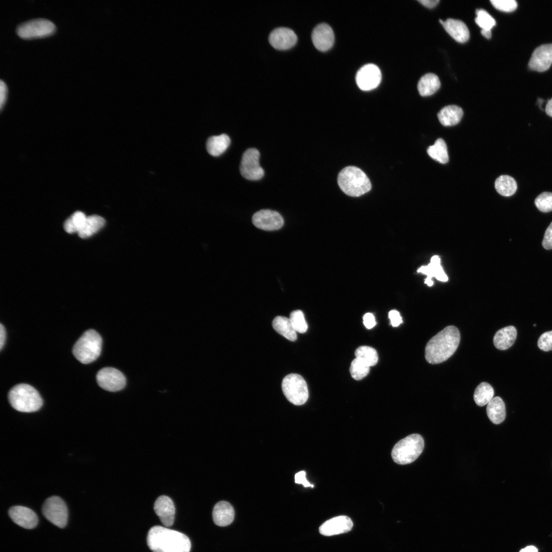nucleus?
I'll return each instance as SVG.
<instances>
[{"label":"nucleus","instance_id":"f257e3e1","mask_svg":"<svg viewBox=\"0 0 552 552\" xmlns=\"http://www.w3.org/2000/svg\"><path fill=\"white\" fill-rule=\"evenodd\" d=\"M460 333L454 326H448L433 336L425 349L426 361L432 364L447 360L455 353L460 341Z\"/></svg>","mask_w":552,"mask_h":552},{"label":"nucleus","instance_id":"f03ea898","mask_svg":"<svg viewBox=\"0 0 552 552\" xmlns=\"http://www.w3.org/2000/svg\"><path fill=\"white\" fill-rule=\"evenodd\" d=\"M147 543L153 552H190L191 544L184 534L161 526L149 531Z\"/></svg>","mask_w":552,"mask_h":552},{"label":"nucleus","instance_id":"7ed1b4c3","mask_svg":"<svg viewBox=\"0 0 552 552\" xmlns=\"http://www.w3.org/2000/svg\"><path fill=\"white\" fill-rule=\"evenodd\" d=\"M337 182L346 194L353 197L362 195L372 188L371 181L365 173L355 166L342 169L338 174Z\"/></svg>","mask_w":552,"mask_h":552},{"label":"nucleus","instance_id":"20e7f679","mask_svg":"<svg viewBox=\"0 0 552 552\" xmlns=\"http://www.w3.org/2000/svg\"><path fill=\"white\" fill-rule=\"evenodd\" d=\"M8 400L14 409L23 412L37 411L43 403L38 391L31 385L25 383L13 386L8 393Z\"/></svg>","mask_w":552,"mask_h":552},{"label":"nucleus","instance_id":"39448f33","mask_svg":"<svg viewBox=\"0 0 552 552\" xmlns=\"http://www.w3.org/2000/svg\"><path fill=\"white\" fill-rule=\"evenodd\" d=\"M102 339L100 334L93 329L85 331L75 343L73 354L75 358L83 364H88L95 361L100 355Z\"/></svg>","mask_w":552,"mask_h":552},{"label":"nucleus","instance_id":"423d86ee","mask_svg":"<svg viewBox=\"0 0 552 552\" xmlns=\"http://www.w3.org/2000/svg\"><path fill=\"white\" fill-rule=\"evenodd\" d=\"M424 441L419 434H412L400 440L393 447L392 457L399 465H406L414 462L421 454Z\"/></svg>","mask_w":552,"mask_h":552},{"label":"nucleus","instance_id":"0eeeda50","mask_svg":"<svg viewBox=\"0 0 552 552\" xmlns=\"http://www.w3.org/2000/svg\"><path fill=\"white\" fill-rule=\"evenodd\" d=\"M282 388L287 400L295 405L305 404L308 398L307 383L303 377L297 374L285 376L282 381Z\"/></svg>","mask_w":552,"mask_h":552},{"label":"nucleus","instance_id":"6e6552de","mask_svg":"<svg viewBox=\"0 0 552 552\" xmlns=\"http://www.w3.org/2000/svg\"><path fill=\"white\" fill-rule=\"evenodd\" d=\"M56 28L51 20L45 18H35L18 25L17 34L24 39H32L50 36L55 33Z\"/></svg>","mask_w":552,"mask_h":552},{"label":"nucleus","instance_id":"1a4fd4ad","mask_svg":"<svg viewBox=\"0 0 552 552\" xmlns=\"http://www.w3.org/2000/svg\"><path fill=\"white\" fill-rule=\"evenodd\" d=\"M44 516L53 524L64 527L68 520V510L64 501L60 497L52 496L48 498L42 507Z\"/></svg>","mask_w":552,"mask_h":552},{"label":"nucleus","instance_id":"9d476101","mask_svg":"<svg viewBox=\"0 0 552 552\" xmlns=\"http://www.w3.org/2000/svg\"><path fill=\"white\" fill-rule=\"evenodd\" d=\"M260 153L255 148H249L243 153L240 166L242 176L248 180L260 179L264 175V171L259 164Z\"/></svg>","mask_w":552,"mask_h":552},{"label":"nucleus","instance_id":"9b49d317","mask_svg":"<svg viewBox=\"0 0 552 552\" xmlns=\"http://www.w3.org/2000/svg\"><path fill=\"white\" fill-rule=\"evenodd\" d=\"M96 380L101 388L109 392L120 390L126 383L124 374L119 370L111 367L100 370L97 374Z\"/></svg>","mask_w":552,"mask_h":552},{"label":"nucleus","instance_id":"f8f14e48","mask_svg":"<svg viewBox=\"0 0 552 552\" xmlns=\"http://www.w3.org/2000/svg\"><path fill=\"white\" fill-rule=\"evenodd\" d=\"M381 73L379 67L374 64H367L360 68L356 76V82L362 90L375 89L380 84Z\"/></svg>","mask_w":552,"mask_h":552},{"label":"nucleus","instance_id":"ddd939ff","mask_svg":"<svg viewBox=\"0 0 552 552\" xmlns=\"http://www.w3.org/2000/svg\"><path fill=\"white\" fill-rule=\"evenodd\" d=\"M254 225L265 231H274L281 228L284 223L282 216L277 212L262 210L255 213L252 218Z\"/></svg>","mask_w":552,"mask_h":552},{"label":"nucleus","instance_id":"4468645a","mask_svg":"<svg viewBox=\"0 0 552 552\" xmlns=\"http://www.w3.org/2000/svg\"><path fill=\"white\" fill-rule=\"evenodd\" d=\"M268 40L274 48L285 50L293 47L297 42V37L292 29L287 27H279L270 32Z\"/></svg>","mask_w":552,"mask_h":552},{"label":"nucleus","instance_id":"2eb2a0df","mask_svg":"<svg viewBox=\"0 0 552 552\" xmlns=\"http://www.w3.org/2000/svg\"><path fill=\"white\" fill-rule=\"evenodd\" d=\"M552 64V43L542 44L533 52L528 65L529 68L537 72H544L549 69Z\"/></svg>","mask_w":552,"mask_h":552},{"label":"nucleus","instance_id":"dca6fc26","mask_svg":"<svg viewBox=\"0 0 552 552\" xmlns=\"http://www.w3.org/2000/svg\"><path fill=\"white\" fill-rule=\"evenodd\" d=\"M8 514L15 523L23 528L32 529L37 525L38 517L36 514L27 507L21 505L13 506L9 510Z\"/></svg>","mask_w":552,"mask_h":552},{"label":"nucleus","instance_id":"f3484780","mask_svg":"<svg viewBox=\"0 0 552 552\" xmlns=\"http://www.w3.org/2000/svg\"><path fill=\"white\" fill-rule=\"evenodd\" d=\"M311 37L314 47L322 52L331 49L334 42V35L332 28L325 23L320 24L314 28Z\"/></svg>","mask_w":552,"mask_h":552},{"label":"nucleus","instance_id":"a211bd4d","mask_svg":"<svg viewBox=\"0 0 552 552\" xmlns=\"http://www.w3.org/2000/svg\"><path fill=\"white\" fill-rule=\"evenodd\" d=\"M154 510L164 525L169 527L173 524L175 508L172 500L169 497L165 495L158 497L154 504Z\"/></svg>","mask_w":552,"mask_h":552},{"label":"nucleus","instance_id":"6ab92c4d","mask_svg":"<svg viewBox=\"0 0 552 552\" xmlns=\"http://www.w3.org/2000/svg\"><path fill=\"white\" fill-rule=\"evenodd\" d=\"M353 525L351 519L347 516H339L324 522L319 528L324 536H333L349 532Z\"/></svg>","mask_w":552,"mask_h":552},{"label":"nucleus","instance_id":"aec40b11","mask_svg":"<svg viewBox=\"0 0 552 552\" xmlns=\"http://www.w3.org/2000/svg\"><path fill=\"white\" fill-rule=\"evenodd\" d=\"M234 510L232 505L225 501H220L214 506L213 512V519L219 526H226L229 525L234 520Z\"/></svg>","mask_w":552,"mask_h":552},{"label":"nucleus","instance_id":"412c9836","mask_svg":"<svg viewBox=\"0 0 552 552\" xmlns=\"http://www.w3.org/2000/svg\"><path fill=\"white\" fill-rule=\"evenodd\" d=\"M445 31L456 41L463 43L470 37L469 31L466 25L462 21L449 18L442 25Z\"/></svg>","mask_w":552,"mask_h":552},{"label":"nucleus","instance_id":"4be33fe9","mask_svg":"<svg viewBox=\"0 0 552 552\" xmlns=\"http://www.w3.org/2000/svg\"><path fill=\"white\" fill-rule=\"evenodd\" d=\"M517 336V330L515 327L509 326L504 327L495 333L493 338L495 347L500 350H505L514 343Z\"/></svg>","mask_w":552,"mask_h":552},{"label":"nucleus","instance_id":"5701e85b","mask_svg":"<svg viewBox=\"0 0 552 552\" xmlns=\"http://www.w3.org/2000/svg\"><path fill=\"white\" fill-rule=\"evenodd\" d=\"M437 116L442 125L452 126L460 122L463 116V111L457 105H448L443 107Z\"/></svg>","mask_w":552,"mask_h":552},{"label":"nucleus","instance_id":"b1692460","mask_svg":"<svg viewBox=\"0 0 552 552\" xmlns=\"http://www.w3.org/2000/svg\"><path fill=\"white\" fill-rule=\"evenodd\" d=\"M487 413L490 421L495 424L502 423L506 416L505 406L499 397L493 398L488 404Z\"/></svg>","mask_w":552,"mask_h":552},{"label":"nucleus","instance_id":"393cba45","mask_svg":"<svg viewBox=\"0 0 552 552\" xmlns=\"http://www.w3.org/2000/svg\"><path fill=\"white\" fill-rule=\"evenodd\" d=\"M440 86L441 83L438 76L433 73H427L419 81L418 89L421 96H428L438 91Z\"/></svg>","mask_w":552,"mask_h":552},{"label":"nucleus","instance_id":"a878e982","mask_svg":"<svg viewBox=\"0 0 552 552\" xmlns=\"http://www.w3.org/2000/svg\"><path fill=\"white\" fill-rule=\"evenodd\" d=\"M230 143L229 136L226 134H222L209 137L206 142V148L210 155L218 156L226 151Z\"/></svg>","mask_w":552,"mask_h":552},{"label":"nucleus","instance_id":"bb28decb","mask_svg":"<svg viewBox=\"0 0 552 552\" xmlns=\"http://www.w3.org/2000/svg\"><path fill=\"white\" fill-rule=\"evenodd\" d=\"M272 327L278 333L291 341L297 338L296 331L294 329L289 318L278 316L272 321Z\"/></svg>","mask_w":552,"mask_h":552},{"label":"nucleus","instance_id":"cd10ccee","mask_svg":"<svg viewBox=\"0 0 552 552\" xmlns=\"http://www.w3.org/2000/svg\"><path fill=\"white\" fill-rule=\"evenodd\" d=\"M105 224V220L101 216L93 215L87 216L86 221L78 233L83 239L88 238L98 232Z\"/></svg>","mask_w":552,"mask_h":552},{"label":"nucleus","instance_id":"c85d7f7f","mask_svg":"<svg viewBox=\"0 0 552 552\" xmlns=\"http://www.w3.org/2000/svg\"><path fill=\"white\" fill-rule=\"evenodd\" d=\"M495 188L497 192L501 195L510 196L516 192L517 185L516 181L512 177L503 175L499 176L496 179Z\"/></svg>","mask_w":552,"mask_h":552},{"label":"nucleus","instance_id":"c756f323","mask_svg":"<svg viewBox=\"0 0 552 552\" xmlns=\"http://www.w3.org/2000/svg\"><path fill=\"white\" fill-rule=\"evenodd\" d=\"M427 152L431 158L441 164H446L449 161L447 145L441 138L437 139L433 145L428 147Z\"/></svg>","mask_w":552,"mask_h":552},{"label":"nucleus","instance_id":"7c9ffc66","mask_svg":"<svg viewBox=\"0 0 552 552\" xmlns=\"http://www.w3.org/2000/svg\"><path fill=\"white\" fill-rule=\"evenodd\" d=\"M494 389L488 382L480 383L475 388L474 393V400L479 406L488 404L493 398Z\"/></svg>","mask_w":552,"mask_h":552},{"label":"nucleus","instance_id":"2f4dec72","mask_svg":"<svg viewBox=\"0 0 552 552\" xmlns=\"http://www.w3.org/2000/svg\"><path fill=\"white\" fill-rule=\"evenodd\" d=\"M86 218L87 216L82 212H75L65 221L63 225L64 230L69 234L78 233Z\"/></svg>","mask_w":552,"mask_h":552},{"label":"nucleus","instance_id":"473e14b6","mask_svg":"<svg viewBox=\"0 0 552 552\" xmlns=\"http://www.w3.org/2000/svg\"><path fill=\"white\" fill-rule=\"evenodd\" d=\"M356 358L362 361L369 366L376 365L378 360V355L376 350L369 346H361L358 348L355 352Z\"/></svg>","mask_w":552,"mask_h":552},{"label":"nucleus","instance_id":"72a5a7b5","mask_svg":"<svg viewBox=\"0 0 552 552\" xmlns=\"http://www.w3.org/2000/svg\"><path fill=\"white\" fill-rule=\"evenodd\" d=\"M370 367L362 361L356 358L352 361L350 367L351 375L353 379L360 380L369 374Z\"/></svg>","mask_w":552,"mask_h":552},{"label":"nucleus","instance_id":"f704fd0d","mask_svg":"<svg viewBox=\"0 0 552 552\" xmlns=\"http://www.w3.org/2000/svg\"><path fill=\"white\" fill-rule=\"evenodd\" d=\"M289 319L296 332L300 333H304L307 331L308 325L305 320L304 313L301 310L293 311L290 313Z\"/></svg>","mask_w":552,"mask_h":552},{"label":"nucleus","instance_id":"c9c22d12","mask_svg":"<svg viewBox=\"0 0 552 552\" xmlns=\"http://www.w3.org/2000/svg\"><path fill=\"white\" fill-rule=\"evenodd\" d=\"M475 22L482 29L491 30L495 25V20L485 10L477 9Z\"/></svg>","mask_w":552,"mask_h":552},{"label":"nucleus","instance_id":"e433bc0d","mask_svg":"<svg viewBox=\"0 0 552 552\" xmlns=\"http://www.w3.org/2000/svg\"><path fill=\"white\" fill-rule=\"evenodd\" d=\"M535 204L538 209L542 212L552 211V193L544 192L535 199Z\"/></svg>","mask_w":552,"mask_h":552},{"label":"nucleus","instance_id":"4c0bfd02","mask_svg":"<svg viewBox=\"0 0 552 552\" xmlns=\"http://www.w3.org/2000/svg\"><path fill=\"white\" fill-rule=\"evenodd\" d=\"M490 2L496 9L506 12L514 11L517 7L514 0H491Z\"/></svg>","mask_w":552,"mask_h":552},{"label":"nucleus","instance_id":"58836bf2","mask_svg":"<svg viewBox=\"0 0 552 552\" xmlns=\"http://www.w3.org/2000/svg\"><path fill=\"white\" fill-rule=\"evenodd\" d=\"M539 348L544 351L552 350V331L543 333L538 340Z\"/></svg>","mask_w":552,"mask_h":552},{"label":"nucleus","instance_id":"ea45409f","mask_svg":"<svg viewBox=\"0 0 552 552\" xmlns=\"http://www.w3.org/2000/svg\"><path fill=\"white\" fill-rule=\"evenodd\" d=\"M542 246L546 249H552V222L545 231Z\"/></svg>","mask_w":552,"mask_h":552},{"label":"nucleus","instance_id":"a19ab883","mask_svg":"<svg viewBox=\"0 0 552 552\" xmlns=\"http://www.w3.org/2000/svg\"><path fill=\"white\" fill-rule=\"evenodd\" d=\"M388 317L390 320V324L394 327H398L402 323L400 313L397 310L390 311L388 313Z\"/></svg>","mask_w":552,"mask_h":552},{"label":"nucleus","instance_id":"79ce46f5","mask_svg":"<svg viewBox=\"0 0 552 552\" xmlns=\"http://www.w3.org/2000/svg\"><path fill=\"white\" fill-rule=\"evenodd\" d=\"M295 482L296 484H302L304 487H310L313 488L314 486L310 484V482L307 480L306 478V472L304 471H301L296 473L294 476Z\"/></svg>","mask_w":552,"mask_h":552},{"label":"nucleus","instance_id":"37998d69","mask_svg":"<svg viewBox=\"0 0 552 552\" xmlns=\"http://www.w3.org/2000/svg\"><path fill=\"white\" fill-rule=\"evenodd\" d=\"M363 320L364 325L368 329H372L376 324L375 317L371 313L365 314L363 317Z\"/></svg>","mask_w":552,"mask_h":552},{"label":"nucleus","instance_id":"c03bdc74","mask_svg":"<svg viewBox=\"0 0 552 552\" xmlns=\"http://www.w3.org/2000/svg\"><path fill=\"white\" fill-rule=\"evenodd\" d=\"M7 94V87L6 83L3 81L2 80H0V108L2 109V108L6 102Z\"/></svg>","mask_w":552,"mask_h":552},{"label":"nucleus","instance_id":"a18cd8bd","mask_svg":"<svg viewBox=\"0 0 552 552\" xmlns=\"http://www.w3.org/2000/svg\"><path fill=\"white\" fill-rule=\"evenodd\" d=\"M419 2L428 8H432L435 7L440 2L439 0H420Z\"/></svg>","mask_w":552,"mask_h":552},{"label":"nucleus","instance_id":"49530a36","mask_svg":"<svg viewBox=\"0 0 552 552\" xmlns=\"http://www.w3.org/2000/svg\"><path fill=\"white\" fill-rule=\"evenodd\" d=\"M6 337V330L4 326L1 324L0 326V349H2L4 346Z\"/></svg>","mask_w":552,"mask_h":552},{"label":"nucleus","instance_id":"de8ad7c7","mask_svg":"<svg viewBox=\"0 0 552 552\" xmlns=\"http://www.w3.org/2000/svg\"><path fill=\"white\" fill-rule=\"evenodd\" d=\"M545 111L548 116L552 117V98L547 101Z\"/></svg>","mask_w":552,"mask_h":552},{"label":"nucleus","instance_id":"09e8293b","mask_svg":"<svg viewBox=\"0 0 552 552\" xmlns=\"http://www.w3.org/2000/svg\"><path fill=\"white\" fill-rule=\"evenodd\" d=\"M519 552H538V550L534 546H528L521 549Z\"/></svg>","mask_w":552,"mask_h":552},{"label":"nucleus","instance_id":"8fccbe9b","mask_svg":"<svg viewBox=\"0 0 552 552\" xmlns=\"http://www.w3.org/2000/svg\"><path fill=\"white\" fill-rule=\"evenodd\" d=\"M481 34L482 36L487 39H490L491 37V30L481 29Z\"/></svg>","mask_w":552,"mask_h":552},{"label":"nucleus","instance_id":"3c124183","mask_svg":"<svg viewBox=\"0 0 552 552\" xmlns=\"http://www.w3.org/2000/svg\"><path fill=\"white\" fill-rule=\"evenodd\" d=\"M425 283H426L429 286H431L433 284V281H432L431 279H429V278H427L425 279Z\"/></svg>","mask_w":552,"mask_h":552},{"label":"nucleus","instance_id":"603ef678","mask_svg":"<svg viewBox=\"0 0 552 552\" xmlns=\"http://www.w3.org/2000/svg\"><path fill=\"white\" fill-rule=\"evenodd\" d=\"M439 21H440V23H441V24L442 25H443V23H444V21H443L442 20H441V19H440V20H439Z\"/></svg>","mask_w":552,"mask_h":552}]
</instances>
